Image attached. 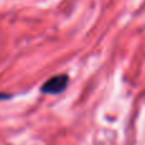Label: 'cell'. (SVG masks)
Listing matches in <instances>:
<instances>
[{
    "instance_id": "cell-2",
    "label": "cell",
    "mask_w": 145,
    "mask_h": 145,
    "mask_svg": "<svg viewBox=\"0 0 145 145\" xmlns=\"http://www.w3.org/2000/svg\"><path fill=\"white\" fill-rule=\"evenodd\" d=\"M8 95L7 94H0V98H7Z\"/></svg>"
},
{
    "instance_id": "cell-1",
    "label": "cell",
    "mask_w": 145,
    "mask_h": 145,
    "mask_svg": "<svg viewBox=\"0 0 145 145\" xmlns=\"http://www.w3.org/2000/svg\"><path fill=\"white\" fill-rule=\"evenodd\" d=\"M69 78L65 74L55 75V76L50 78L41 88V92L46 93V94H59L63 90H65L66 85H68Z\"/></svg>"
}]
</instances>
